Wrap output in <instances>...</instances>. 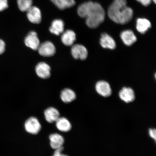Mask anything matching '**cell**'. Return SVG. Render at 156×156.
<instances>
[{"label": "cell", "mask_w": 156, "mask_h": 156, "mask_svg": "<svg viewBox=\"0 0 156 156\" xmlns=\"http://www.w3.org/2000/svg\"><path fill=\"white\" fill-rule=\"evenodd\" d=\"M5 44L4 41L0 39V55L5 52Z\"/></svg>", "instance_id": "obj_24"}, {"label": "cell", "mask_w": 156, "mask_h": 156, "mask_svg": "<svg viewBox=\"0 0 156 156\" xmlns=\"http://www.w3.org/2000/svg\"><path fill=\"white\" fill-rule=\"evenodd\" d=\"M58 9L64 10L75 5V0H50Z\"/></svg>", "instance_id": "obj_20"}, {"label": "cell", "mask_w": 156, "mask_h": 156, "mask_svg": "<svg viewBox=\"0 0 156 156\" xmlns=\"http://www.w3.org/2000/svg\"><path fill=\"white\" fill-rule=\"evenodd\" d=\"M25 44L28 47L34 50H38L40 44L37 34L34 31H31L25 37Z\"/></svg>", "instance_id": "obj_5"}, {"label": "cell", "mask_w": 156, "mask_h": 156, "mask_svg": "<svg viewBox=\"0 0 156 156\" xmlns=\"http://www.w3.org/2000/svg\"><path fill=\"white\" fill-rule=\"evenodd\" d=\"M60 98L63 102L69 103L75 100L76 95L75 92L71 89H65L62 91Z\"/></svg>", "instance_id": "obj_19"}, {"label": "cell", "mask_w": 156, "mask_h": 156, "mask_svg": "<svg viewBox=\"0 0 156 156\" xmlns=\"http://www.w3.org/2000/svg\"><path fill=\"white\" fill-rule=\"evenodd\" d=\"M50 144L51 147L54 149H57L63 147L64 139L63 136L58 133H53L49 136Z\"/></svg>", "instance_id": "obj_15"}, {"label": "cell", "mask_w": 156, "mask_h": 156, "mask_svg": "<svg viewBox=\"0 0 156 156\" xmlns=\"http://www.w3.org/2000/svg\"><path fill=\"white\" fill-rule=\"evenodd\" d=\"M100 44L104 48L114 49L116 48L115 42L112 37L106 34H103L100 39Z\"/></svg>", "instance_id": "obj_16"}, {"label": "cell", "mask_w": 156, "mask_h": 156, "mask_svg": "<svg viewBox=\"0 0 156 156\" xmlns=\"http://www.w3.org/2000/svg\"><path fill=\"white\" fill-rule=\"evenodd\" d=\"M119 95L120 98L127 103L133 102L135 98L133 90L129 87L123 88L120 91Z\"/></svg>", "instance_id": "obj_10"}, {"label": "cell", "mask_w": 156, "mask_h": 156, "mask_svg": "<svg viewBox=\"0 0 156 156\" xmlns=\"http://www.w3.org/2000/svg\"><path fill=\"white\" fill-rule=\"evenodd\" d=\"M123 42L126 46H130L136 41V37L134 33L131 30L123 31L120 34Z\"/></svg>", "instance_id": "obj_11"}, {"label": "cell", "mask_w": 156, "mask_h": 156, "mask_svg": "<svg viewBox=\"0 0 156 156\" xmlns=\"http://www.w3.org/2000/svg\"><path fill=\"white\" fill-rule=\"evenodd\" d=\"M27 12V18L30 22L34 24H40L42 20V15L38 8L32 6Z\"/></svg>", "instance_id": "obj_7"}, {"label": "cell", "mask_w": 156, "mask_h": 156, "mask_svg": "<svg viewBox=\"0 0 156 156\" xmlns=\"http://www.w3.org/2000/svg\"><path fill=\"white\" fill-rule=\"evenodd\" d=\"M24 126L26 131L32 134H38L41 128L38 119L34 117H30L25 122Z\"/></svg>", "instance_id": "obj_3"}, {"label": "cell", "mask_w": 156, "mask_h": 156, "mask_svg": "<svg viewBox=\"0 0 156 156\" xmlns=\"http://www.w3.org/2000/svg\"><path fill=\"white\" fill-rule=\"evenodd\" d=\"M136 23V29L141 34H145L151 26V22L146 19L138 18Z\"/></svg>", "instance_id": "obj_18"}, {"label": "cell", "mask_w": 156, "mask_h": 156, "mask_svg": "<svg viewBox=\"0 0 156 156\" xmlns=\"http://www.w3.org/2000/svg\"><path fill=\"white\" fill-rule=\"evenodd\" d=\"M76 40L75 33L73 30H67L62 33L61 40L66 46L73 45Z\"/></svg>", "instance_id": "obj_12"}, {"label": "cell", "mask_w": 156, "mask_h": 156, "mask_svg": "<svg viewBox=\"0 0 156 156\" xmlns=\"http://www.w3.org/2000/svg\"><path fill=\"white\" fill-rule=\"evenodd\" d=\"M152 1H153L154 2V3H156V0H152Z\"/></svg>", "instance_id": "obj_27"}, {"label": "cell", "mask_w": 156, "mask_h": 156, "mask_svg": "<svg viewBox=\"0 0 156 156\" xmlns=\"http://www.w3.org/2000/svg\"><path fill=\"white\" fill-rule=\"evenodd\" d=\"M37 50L39 54L44 57L53 56L56 52V48L54 44L48 41L40 44Z\"/></svg>", "instance_id": "obj_4"}, {"label": "cell", "mask_w": 156, "mask_h": 156, "mask_svg": "<svg viewBox=\"0 0 156 156\" xmlns=\"http://www.w3.org/2000/svg\"><path fill=\"white\" fill-rule=\"evenodd\" d=\"M72 56L76 59L84 60L88 55V51L86 48L82 45L76 44L72 46L71 50Z\"/></svg>", "instance_id": "obj_6"}, {"label": "cell", "mask_w": 156, "mask_h": 156, "mask_svg": "<svg viewBox=\"0 0 156 156\" xmlns=\"http://www.w3.org/2000/svg\"><path fill=\"white\" fill-rule=\"evenodd\" d=\"M108 14L109 18L115 23L125 24L131 21L133 12L127 5L126 0H114L108 8Z\"/></svg>", "instance_id": "obj_2"}, {"label": "cell", "mask_w": 156, "mask_h": 156, "mask_svg": "<svg viewBox=\"0 0 156 156\" xmlns=\"http://www.w3.org/2000/svg\"><path fill=\"white\" fill-rule=\"evenodd\" d=\"M19 9L22 12H27L32 6V0H17Z\"/></svg>", "instance_id": "obj_21"}, {"label": "cell", "mask_w": 156, "mask_h": 156, "mask_svg": "<svg viewBox=\"0 0 156 156\" xmlns=\"http://www.w3.org/2000/svg\"><path fill=\"white\" fill-rule=\"evenodd\" d=\"M45 119L48 122L52 123L58 119L60 117L59 112L53 107H49L44 112Z\"/></svg>", "instance_id": "obj_13"}, {"label": "cell", "mask_w": 156, "mask_h": 156, "mask_svg": "<svg viewBox=\"0 0 156 156\" xmlns=\"http://www.w3.org/2000/svg\"><path fill=\"white\" fill-rule=\"evenodd\" d=\"M55 122L56 128L60 131L66 132L71 129L72 126L71 123L66 118L59 117Z\"/></svg>", "instance_id": "obj_17"}, {"label": "cell", "mask_w": 156, "mask_h": 156, "mask_svg": "<svg viewBox=\"0 0 156 156\" xmlns=\"http://www.w3.org/2000/svg\"><path fill=\"white\" fill-rule=\"evenodd\" d=\"M95 88L97 92L101 96L107 97L110 96L112 94V90L110 85L106 81L98 82L96 83Z\"/></svg>", "instance_id": "obj_9"}, {"label": "cell", "mask_w": 156, "mask_h": 156, "mask_svg": "<svg viewBox=\"0 0 156 156\" xmlns=\"http://www.w3.org/2000/svg\"><path fill=\"white\" fill-rule=\"evenodd\" d=\"M8 6V0H0V12L5 10Z\"/></svg>", "instance_id": "obj_22"}, {"label": "cell", "mask_w": 156, "mask_h": 156, "mask_svg": "<svg viewBox=\"0 0 156 156\" xmlns=\"http://www.w3.org/2000/svg\"><path fill=\"white\" fill-rule=\"evenodd\" d=\"M63 147L56 149L55 151H54L53 155L52 156H68L62 153V151H63Z\"/></svg>", "instance_id": "obj_23"}, {"label": "cell", "mask_w": 156, "mask_h": 156, "mask_svg": "<svg viewBox=\"0 0 156 156\" xmlns=\"http://www.w3.org/2000/svg\"><path fill=\"white\" fill-rule=\"evenodd\" d=\"M80 17L86 19L87 26L95 28L104 21L105 17V10L100 4L88 1L82 4L77 9Z\"/></svg>", "instance_id": "obj_1"}, {"label": "cell", "mask_w": 156, "mask_h": 156, "mask_svg": "<svg viewBox=\"0 0 156 156\" xmlns=\"http://www.w3.org/2000/svg\"><path fill=\"white\" fill-rule=\"evenodd\" d=\"M145 6H148L151 2L152 0H136Z\"/></svg>", "instance_id": "obj_25"}, {"label": "cell", "mask_w": 156, "mask_h": 156, "mask_svg": "<svg viewBox=\"0 0 156 156\" xmlns=\"http://www.w3.org/2000/svg\"><path fill=\"white\" fill-rule=\"evenodd\" d=\"M50 66L44 62H40L37 64L36 67L37 75L43 79H47L50 77Z\"/></svg>", "instance_id": "obj_8"}, {"label": "cell", "mask_w": 156, "mask_h": 156, "mask_svg": "<svg viewBox=\"0 0 156 156\" xmlns=\"http://www.w3.org/2000/svg\"><path fill=\"white\" fill-rule=\"evenodd\" d=\"M149 134L151 137L153 139L156 140V131L155 129H151L149 130Z\"/></svg>", "instance_id": "obj_26"}, {"label": "cell", "mask_w": 156, "mask_h": 156, "mask_svg": "<svg viewBox=\"0 0 156 156\" xmlns=\"http://www.w3.org/2000/svg\"><path fill=\"white\" fill-rule=\"evenodd\" d=\"M64 24L60 19L55 20L50 27L49 30L52 34L59 36L64 32Z\"/></svg>", "instance_id": "obj_14"}]
</instances>
